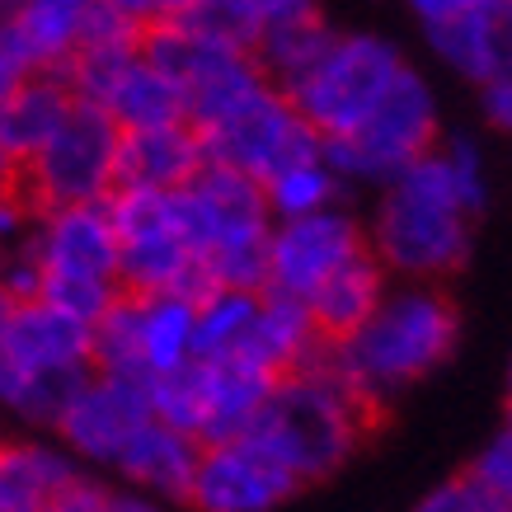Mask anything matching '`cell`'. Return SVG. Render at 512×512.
<instances>
[{
	"label": "cell",
	"mask_w": 512,
	"mask_h": 512,
	"mask_svg": "<svg viewBox=\"0 0 512 512\" xmlns=\"http://www.w3.org/2000/svg\"><path fill=\"white\" fill-rule=\"evenodd\" d=\"M484 207V165L475 141L428 146L395 179L372 221L376 259L400 278H442L466 264L470 217Z\"/></svg>",
	"instance_id": "cell-1"
},
{
	"label": "cell",
	"mask_w": 512,
	"mask_h": 512,
	"mask_svg": "<svg viewBox=\"0 0 512 512\" xmlns=\"http://www.w3.org/2000/svg\"><path fill=\"white\" fill-rule=\"evenodd\" d=\"M367 409L372 400L334 367V357L315 348L301 367L273 381L245 433L259 437L301 484H315L357 451L367 433Z\"/></svg>",
	"instance_id": "cell-2"
},
{
	"label": "cell",
	"mask_w": 512,
	"mask_h": 512,
	"mask_svg": "<svg viewBox=\"0 0 512 512\" xmlns=\"http://www.w3.org/2000/svg\"><path fill=\"white\" fill-rule=\"evenodd\" d=\"M461 320L456 306L437 287H400L376 301V311L362 325L339 339L334 367L353 381L367 400H386L395 390L414 386L428 372H437L456 348Z\"/></svg>",
	"instance_id": "cell-3"
},
{
	"label": "cell",
	"mask_w": 512,
	"mask_h": 512,
	"mask_svg": "<svg viewBox=\"0 0 512 512\" xmlns=\"http://www.w3.org/2000/svg\"><path fill=\"white\" fill-rule=\"evenodd\" d=\"M174 212L188 245L207 268L212 287H264L268 282V212L264 184L231 165H202L184 188H174Z\"/></svg>",
	"instance_id": "cell-4"
},
{
	"label": "cell",
	"mask_w": 512,
	"mask_h": 512,
	"mask_svg": "<svg viewBox=\"0 0 512 512\" xmlns=\"http://www.w3.org/2000/svg\"><path fill=\"white\" fill-rule=\"evenodd\" d=\"M94 367V325L52 306L47 296L19 301L0 343V409L52 428L66 395Z\"/></svg>",
	"instance_id": "cell-5"
},
{
	"label": "cell",
	"mask_w": 512,
	"mask_h": 512,
	"mask_svg": "<svg viewBox=\"0 0 512 512\" xmlns=\"http://www.w3.org/2000/svg\"><path fill=\"white\" fill-rule=\"evenodd\" d=\"M404 76H409V62L386 38H372V33L339 38L334 33L325 52L287 85V99L306 113V123L320 137L334 141L367 123Z\"/></svg>",
	"instance_id": "cell-6"
},
{
	"label": "cell",
	"mask_w": 512,
	"mask_h": 512,
	"mask_svg": "<svg viewBox=\"0 0 512 512\" xmlns=\"http://www.w3.org/2000/svg\"><path fill=\"white\" fill-rule=\"evenodd\" d=\"M141 52L179 85L184 99V118L193 127L217 123L221 113L245 104L249 94H259L273 80L254 57V47L226 43L217 33L198 29L188 19H160L141 29Z\"/></svg>",
	"instance_id": "cell-7"
},
{
	"label": "cell",
	"mask_w": 512,
	"mask_h": 512,
	"mask_svg": "<svg viewBox=\"0 0 512 512\" xmlns=\"http://www.w3.org/2000/svg\"><path fill=\"white\" fill-rule=\"evenodd\" d=\"M109 212L118 226V282L127 292H184L193 301L212 292V278L179 226L174 193L118 184Z\"/></svg>",
	"instance_id": "cell-8"
},
{
	"label": "cell",
	"mask_w": 512,
	"mask_h": 512,
	"mask_svg": "<svg viewBox=\"0 0 512 512\" xmlns=\"http://www.w3.org/2000/svg\"><path fill=\"white\" fill-rule=\"evenodd\" d=\"M198 301L184 292H118L94 320V367L127 381H156L193 357Z\"/></svg>",
	"instance_id": "cell-9"
},
{
	"label": "cell",
	"mask_w": 512,
	"mask_h": 512,
	"mask_svg": "<svg viewBox=\"0 0 512 512\" xmlns=\"http://www.w3.org/2000/svg\"><path fill=\"white\" fill-rule=\"evenodd\" d=\"M118 141L123 127L99 104L76 99L62 127L19 165V188L29 193L33 207L109 198L118 188Z\"/></svg>",
	"instance_id": "cell-10"
},
{
	"label": "cell",
	"mask_w": 512,
	"mask_h": 512,
	"mask_svg": "<svg viewBox=\"0 0 512 512\" xmlns=\"http://www.w3.org/2000/svg\"><path fill=\"white\" fill-rule=\"evenodd\" d=\"M198 132L212 165H231V170L249 174L259 184L296 165V160L325 156V137L306 123V113L296 109L287 90H278V85H264L259 94H249L245 104H235L231 113H221L217 123L198 127Z\"/></svg>",
	"instance_id": "cell-11"
},
{
	"label": "cell",
	"mask_w": 512,
	"mask_h": 512,
	"mask_svg": "<svg viewBox=\"0 0 512 512\" xmlns=\"http://www.w3.org/2000/svg\"><path fill=\"white\" fill-rule=\"evenodd\" d=\"M433 141H437L433 90H428V80L409 66V76L390 90V99L357 127V132L325 141V160L339 170V179L386 184L409 160H419Z\"/></svg>",
	"instance_id": "cell-12"
},
{
	"label": "cell",
	"mask_w": 512,
	"mask_h": 512,
	"mask_svg": "<svg viewBox=\"0 0 512 512\" xmlns=\"http://www.w3.org/2000/svg\"><path fill=\"white\" fill-rule=\"evenodd\" d=\"M151 419V400H146V386L141 381H127V376L113 372H90L76 381V390L66 395L62 414L52 419L62 447L85 461V466H118L123 447L137 437V428Z\"/></svg>",
	"instance_id": "cell-13"
},
{
	"label": "cell",
	"mask_w": 512,
	"mask_h": 512,
	"mask_svg": "<svg viewBox=\"0 0 512 512\" xmlns=\"http://www.w3.org/2000/svg\"><path fill=\"white\" fill-rule=\"evenodd\" d=\"M29 245L38 254V264H43V287L47 282L123 287L118 282V226H113L109 198L38 207Z\"/></svg>",
	"instance_id": "cell-14"
},
{
	"label": "cell",
	"mask_w": 512,
	"mask_h": 512,
	"mask_svg": "<svg viewBox=\"0 0 512 512\" xmlns=\"http://www.w3.org/2000/svg\"><path fill=\"white\" fill-rule=\"evenodd\" d=\"M367 249L362 226H357L343 207H320V212H301V217L273 221L268 235V292L311 301V292L325 278H334L348 259Z\"/></svg>",
	"instance_id": "cell-15"
},
{
	"label": "cell",
	"mask_w": 512,
	"mask_h": 512,
	"mask_svg": "<svg viewBox=\"0 0 512 512\" xmlns=\"http://www.w3.org/2000/svg\"><path fill=\"white\" fill-rule=\"evenodd\" d=\"M301 489L292 470L254 433H235L221 442H202L188 498L207 512H268Z\"/></svg>",
	"instance_id": "cell-16"
},
{
	"label": "cell",
	"mask_w": 512,
	"mask_h": 512,
	"mask_svg": "<svg viewBox=\"0 0 512 512\" xmlns=\"http://www.w3.org/2000/svg\"><path fill=\"white\" fill-rule=\"evenodd\" d=\"M423 29L437 57L475 85L512 71V0H461Z\"/></svg>",
	"instance_id": "cell-17"
},
{
	"label": "cell",
	"mask_w": 512,
	"mask_h": 512,
	"mask_svg": "<svg viewBox=\"0 0 512 512\" xmlns=\"http://www.w3.org/2000/svg\"><path fill=\"white\" fill-rule=\"evenodd\" d=\"M207 165L202 151V132L188 118L156 127H123L118 141V184H137V188H184L193 174Z\"/></svg>",
	"instance_id": "cell-18"
},
{
	"label": "cell",
	"mask_w": 512,
	"mask_h": 512,
	"mask_svg": "<svg viewBox=\"0 0 512 512\" xmlns=\"http://www.w3.org/2000/svg\"><path fill=\"white\" fill-rule=\"evenodd\" d=\"M202 442L184 428H174L165 419H151L137 428V437L123 447L118 456V475H123L132 489H141L146 498H188L193 489V470H198Z\"/></svg>",
	"instance_id": "cell-19"
},
{
	"label": "cell",
	"mask_w": 512,
	"mask_h": 512,
	"mask_svg": "<svg viewBox=\"0 0 512 512\" xmlns=\"http://www.w3.org/2000/svg\"><path fill=\"white\" fill-rule=\"evenodd\" d=\"M85 104H99L118 127H156V123H174L184 118V99H179V85H174L165 71H160L146 52H132L109 80L104 90L85 99Z\"/></svg>",
	"instance_id": "cell-20"
},
{
	"label": "cell",
	"mask_w": 512,
	"mask_h": 512,
	"mask_svg": "<svg viewBox=\"0 0 512 512\" xmlns=\"http://www.w3.org/2000/svg\"><path fill=\"white\" fill-rule=\"evenodd\" d=\"M71 104H76V94H71V85L62 80V71H38V76H29L19 90H10L0 99V146L24 165V160L62 127Z\"/></svg>",
	"instance_id": "cell-21"
},
{
	"label": "cell",
	"mask_w": 512,
	"mask_h": 512,
	"mask_svg": "<svg viewBox=\"0 0 512 512\" xmlns=\"http://www.w3.org/2000/svg\"><path fill=\"white\" fill-rule=\"evenodd\" d=\"M80 475L71 451L43 442H0V512H43Z\"/></svg>",
	"instance_id": "cell-22"
},
{
	"label": "cell",
	"mask_w": 512,
	"mask_h": 512,
	"mask_svg": "<svg viewBox=\"0 0 512 512\" xmlns=\"http://www.w3.org/2000/svg\"><path fill=\"white\" fill-rule=\"evenodd\" d=\"M381 296H386V264H381L376 254L362 249V254L348 259L334 278H325L320 287H315L311 301H306V311H311L320 339L339 343L376 311V301H381Z\"/></svg>",
	"instance_id": "cell-23"
},
{
	"label": "cell",
	"mask_w": 512,
	"mask_h": 512,
	"mask_svg": "<svg viewBox=\"0 0 512 512\" xmlns=\"http://www.w3.org/2000/svg\"><path fill=\"white\" fill-rule=\"evenodd\" d=\"M264 292V287H259ZM254 287H212L198 301V325H193V357H240L259 315Z\"/></svg>",
	"instance_id": "cell-24"
},
{
	"label": "cell",
	"mask_w": 512,
	"mask_h": 512,
	"mask_svg": "<svg viewBox=\"0 0 512 512\" xmlns=\"http://www.w3.org/2000/svg\"><path fill=\"white\" fill-rule=\"evenodd\" d=\"M329 24L311 10H301V15H287L278 19V24H268L264 33H259V43H254V57H259V66H264V76L278 85V90H287L306 66L320 57L329 47Z\"/></svg>",
	"instance_id": "cell-25"
},
{
	"label": "cell",
	"mask_w": 512,
	"mask_h": 512,
	"mask_svg": "<svg viewBox=\"0 0 512 512\" xmlns=\"http://www.w3.org/2000/svg\"><path fill=\"white\" fill-rule=\"evenodd\" d=\"M90 5L94 0H19V10L10 19L38 52L43 71H62L80 43V24L90 15Z\"/></svg>",
	"instance_id": "cell-26"
},
{
	"label": "cell",
	"mask_w": 512,
	"mask_h": 512,
	"mask_svg": "<svg viewBox=\"0 0 512 512\" xmlns=\"http://www.w3.org/2000/svg\"><path fill=\"white\" fill-rule=\"evenodd\" d=\"M339 170L329 165L325 156L296 160L287 170H278L273 179H264V198L273 221L282 217H301V212H320V207H334L339 202Z\"/></svg>",
	"instance_id": "cell-27"
},
{
	"label": "cell",
	"mask_w": 512,
	"mask_h": 512,
	"mask_svg": "<svg viewBox=\"0 0 512 512\" xmlns=\"http://www.w3.org/2000/svg\"><path fill=\"white\" fill-rule=\"evenodd\" d=\"M466 475L489 494L494 512H512V433H498L494 442L475 456V466H470Z\"/></svg>",
	"instance_id": "cell-28"
},
{
	"label": "cell",
	"mask_w": 512,
	"mask_h": 512,
	"mask_svg": "<svg viewBox=\"0 0 512 512\" xmlns=\"http://www.w3.org/2000/svg\"><path fill=\"white\" fill-rule=\"evenodd\" d=\"M43 62H38V52L29 47V38L19 33V24L10 15L0 19V99L10 90H19L29 76H38Z\"/></svg>",
	"instance_id": "cell-29"
},
{
	"label": "cell",
	"mask_w": 512,
	"mask_h": 512,
	"mask_svg": "<svg viewBox=\"0 0 512 512\" xmlns=\"http://www.w3.org/2000/svg\"><path fill=\"white\" fill-rule=\"evenodd\" d=\"M423 508L428 512H494V503H489V494L470 475H461V480L437 484L433 494L423 498Z\"/></svg>",
	"instance_id": "cell-30"
},
{
	"label": "cell",
	"mask_w": 512,
	"mask_h": 512,
	"mask_svg": "<svg viewBox=\"0 0 512 512\" xmlns=\"http://www.w3.org/2000/svg\"><path fill=\"white\" fill-rule=\"evenodd\" d=\"M113 10H123L132 24H160V19H179V15H188L198 0H109Z\"/></svg>",
	"instance_id": "cell-31"
},
{
	"label": "cell",
	"mask_w": 512,
	"mask_h": 512,
	"mask_svg": "<svg viewBox=\"0 0 512 512\" xmlns=\"http://www.w3.org/2000/svg\"><path fill=\"white\" fill-rule=\"evenodd\" d=\"M480 104H484V118H489V123L512 132V71L508 76L480 80Z\"/></svg>",
	"instance_id": "cell-32"
},
{
	"label": "cell",
	"mask_w": 512,
	"mask_h": 512,
	"mask_svg": "<svg viewBox=\"0 0 512 512\" xmlns=\"http://www.w3.org/2000/svg\"><path fill=\"white\" fill-rule=\"evenodd\" d=\"M311 5L315 0H249L259 29H268V24H278V19H287V15H301V10H311Z\"/></svg>",
	"instance_id": "cell-33"
},
{
	"label": "cell",
	"mask_w": 512,
	"mask_h": 512,
	"mask_svg": "<svg viewBox=\"0 0 512 512\" xmlns=\"http://www.w3.org/2000/svg\"><path fill=\"white\" fill-rule=\"evenodd\" d=\"M10 188H19V160L0 146V193H10Z\"/></svg>",
	"instance_id": "cell-34"
},
{
	"label": "cell",
	"mask_w": 512,
	"mask_h": 512,
	"mask_svg": "<svg viewBox=\"0 0 512 512\" xmlns=\"http://www.w3.org/2000/svg\"><path fill=\"white\" fill-rule=\"evenodd\" d=\"M15 306H19V296L0 282V343H5V329H10V315H15Z\"/></svg>",
	"instance_id": "cell-35"
},
{
	"label": "cell",
	"mask_w": 512,
	"mask_h": 512,
	"mask_svg": "<svg viewBox=\"0 0 512 512\" xmlns=\"http://www.w3.org/2000/svg\"><path fill=\"white\" fill-rule=\"evenodd\" d=\"M508 433H512V395H508Z\"/></svg>",
	"instance_id": "cell-36"
}]
</instances>
